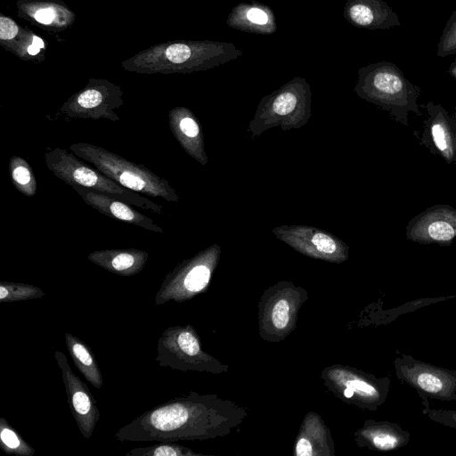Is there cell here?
Returning <instances> with one entry per match:
<instances>
[{"label":"cell","mask_w":456,"mask_h":456,"mask_svg":"<svg viewBox=\"0 0 456 456\" xmlns=\"http://www.w3.org/2000/svg\"><path fill=\"white\" fill-rule=\"evenodd\" d=\"M126 456H195L189 448L183 447L175 442H158V444L141 448H134L126 452Z\"/></svg>","instance_id":"484cf974"},{"label":"cell","mask_w":456,"mask_h":456,"mask_svg":"<svg viewBox=\"0 0 456 456\" xmlns=\"http://www.w3.org/2000/svg\"><path fill=\"white\" fill-rule=\"evenodd\" d=\"M18 33L16 23L6 17L0 18V38L2 40H9L13 38Z\"/></svg>","instance_id":"f1b7e54d"},{"label":"cell","mask_w":456,"mask_h":456,"mask_svg":"<svg viewBox=\"0 0 456 456\" xmlns=\"http://www.w3.org/2000/svg\"><path fill=\"white\" fill-rule=\"evenodd\" d=\"M84 202L100 213L134 224L148 231L163 233V229L147 216L137 211L132 205L118 200L110 195L88 190L80 186H71Z\"/></svg>","instance_id":"4fadbf2b"},{"label":"cell","mask_w":456,"mask_h":456,"mask_svg":"<svg viewBox=\"0 0 456 456\" xmlns=\"http://www.w3.org/2000/svg\"><path fill=\"white\" fill-rule=\"evenodd\" d=\"M36 20L43 24H49L54 18V12L50 8L40 9L35 14Z\"/></svg>","instance_id":"f546056e"},{"label":"cell","mask_w":456,"mask_h":456,"mask_svg":"<svg viewBox=\"0 0 456 456\" xmlns=\"http://www.w3.org/2000/svg\"><path fill=\"white\" fill-rule=\"evenodd\" d=\"M11 181L15 189L27 197L37 193V180L27 160L19 156H12L8 165Z\"/></svg>","instance_id":"7402d4cb"},{"label":"cell","mask_w":456,"mask_h":456,"mask_svg":"<svg viewBox=\"0 0 456 456\" xmlns=\"http://www.w3.org/2000/svg\"><path fill=\"white\" fill-rule=\"evenodd\" d=\"M168 125L183 150L196 160L205 164L206 155L200 128L191 111L183 107L170 110Z\"/></svg>","instance_id":"ac0fdd59"},{"label":"cell","mask_w":456,"mask_h":456,"mask_svg":"<svg viewBox=\"0 0 456 456\" xmlns=\"http://www.w3.org/2000/svg\"><path fill=\"white\" fill-rule=\"evenodd\" d=\"M44 159L48 170L70 186L102 192L155 214L163 213L162 206L116 183L94 167L86 165L73 152L56 147L46 151Z\"/></svg>","instance_id":"277c9868"},{"label":"cell","mask_w":456,"mask_h":456,"mask_svg":"<svg viewBox=\"0 0 456 456\" xmlns=\"http://www.w3.org/2000/svg\"><path fill=\"white\" fill-rule=\"evenodd\" d=\"M423 405L422 413L431 420L443 426L456 429V411L434 409L430 407L429 402H421Z\"/></svg>","instance_id":"83f0119b"},{"label":"cell","mask_w":456,"mask_h":456,"mask_svg":"<svg viewBox=\"0 0 456 456\" xmlns=\"http://www.w3.org/2000/svg\"><path fill=\"white\" fill-rule=\"evenodd\" d=\"M298 297L296 291L289 289L279 290L269 297L268 303L261 311V328L265 329L268 335H281L289 332L293 327L297 313Z\"/></svg>","instance_id":"e0dca14e"},{"label":"cell","mask_w":456,"mask_h":456,"mask_svg":"<svg viewBox=\"0 0 456 456\" xmlns=\"http://www.w3.org/2000/svg\"><path fill=\"white\" fill-rule=\"evenodd\" d=\"M456 54V9L449 18L437 45V57Z\"/></svg>","instance_id":"4316f807"},{"label":"cell","mask_w":456,"mask_h":456,"mask_svg":"<svg viewBox=\"0 0 456 456\" xmlns=\"http://www.w3.org/2000/svg\"><path fill=\"white\" fill-rule=\"evenodd\" d=\"M355 438L359 446L379 452H391L408 444L411 435L397 423L368 419L355 433Z\"/></svg>","instance_id":"9a60e30c"},{"label":"cell","mask_w":456,"mask_h":456,"mask_svg":"<svg viewBox=\"0 0 456 456\" xmlns=\"http://www.w3.org/2000/svg\"><path fill=\"white\" fill-rule=\"evenodd\" d=\"M148 252L137 248L102 249L91 252L87 259L114 274L133 276L142 271Z\"/></svg>","instance_id":"d6986e66"},{"label":"cell","mask_w":456,"mask_h":456,"mask_svg":"<svg viewBox=\"0 0 456 456\" xmlns=\"http://www.w3.org/2000/svg\"><path fill=\"white\" fill-rule=\"evenodd\" d=\"M210 250L183 260L163 279L155 296V305L169 301L183 302L202 291L211 277Z\"/></svg>","instance_id":"52a82bcc"},{"label":"cell","mask_w":456,"mask_h":456,"mask_svg":"<svg viewBox=\"0 0 456 456\" xmlns=\"http://www.w3.org/2000/svg\"><path fill=\"white\" fill-rule=\"evenodd\" d=\"M394 367L396 378L415 389L421 402L456 401V370L438 367L400 352Z\"/></svg>","instance_id":"8992f818"},{"label":"cell","mask_w":456,"mask_h":456,"mask_svg":"<svg viewBox=\"0 0 456 456\" xmlns=\"http://www.w3.org/2000/svg\"><path fill=\"white\" fill-rule=\"evenodd\" d=\"M64 338L77 369L93 387L100 389L102 387L103 379L94 354L83 341L73 334L66 332Z\"/></svg>","instance_id":"ffe728a7"},{"label":"cell","mask_w":456,"mask_h":456,"mask_svg":"<svg viewBox=\"0 0 456 456\" xmlns=\"http://www.w3.org/2000/svg\"><path fill=\"white\" fill-rule=\"evenodd\" d=\"M54 357L61 372L69 410L81 435L87 440L100 419L96 401L87 385L72 371L65 354L56 350Z\"/></svg>","instance_id":"8fae6325"},{"label":"cell","mask_w":456,"mask_h":456,"mask_svg":"<svg viewBox=\"0 0 456 456\" xmlns=\"http://www.w3.org/2000/svg\"><path fill=\"white\" fill-rule=\"evenodd\" d=\"M0 444L6 454L33 456L35 449L4 419H0Z\"/></svg>","instance_id":"603a6c76"},{"label":"cell","mask_w":456,"mask_h":456,"mask_svg":"<svg viewBox=\"0 0 456 456\" xmlns=\"http://www.w3.org/2000/svg\"><path fill=\"white\" fill-rule=\"evenodd\" d=\"M448 73L456 80V61L452 63L448 69Z\"/></svg>","instance_id":"4dcf8cb0"},{"label":"cell","mask_w":456,"mask_h":456,"mask_svg":"<svg viewBox=\"0 0 456 456\" xmlns=\"http://www.w3.org/2000/svg\"><path fill=\"white\" fill-rule=\"evenodd\" d=\"M297 242L291 243L293 247L305 254L325 259L338 258L339 244L334 238L327 233L318 231H297Z\"/></svg>","instance_id":"44dd1931"},{"label":"cell","mask_w":456,"mask_h":456,"mask_svg":"<svg viewBox=\"0 0 456 456\" xmlns=\"http://www.w3.org/2000/svg\"><path fill=\"white\" fill-rule=\"evenodd\" d=\"M319 428V427H318ZM325 427L320 428L317 434ZM318 428L313 430L310 426L305 427L301 429V434L297 440L295 446V454L297 456H312L319 454L317 449L321 450L322 454L325 447L324 442H326L324 430L319 435L316 434Z\"/></svg>","instance_id":"cb8c5ba5"},{"label":"cell","mask_w":456,"mask_h":456,"mask_svg":"<svg viewBox=\"0 0 456 456\" xmlns=\"http://www.w3.org/2000/svg\"><path fill=\"white\" fill-rule=\"evenodd\" d=\"M426 116L414 133L419 144L448 164L456 165V114L432 101L421 104Z\"/></svg>","instance_id":"ba28073f"},{"label":"cell","mask_w":456,"mask_h":456,"mask_svg":"<svg viewBox=\"0 0 456 456\" xmlns=\"http://www.w3.org/2000/svg\"><path fill=\"white\" fill-rule=\"evenodd\" d=\"M241 412L213 395L191 392L139 415L114 435L125 443L203 441L224 436Z\"/></svg>","instance_id":"6da1fadb"},{"label":"cell","mask_w":456,"mask_h":456,"mask_svg":"<svg viewBox=\"0 0 456 456\" xmlns=\"http://www.w3.org/2000/svg\"><path fill=\"white\" fill-rule=\"evenodd\" d=\"M333 387H338L344 399L349 403L370 411L381 406L391 387L389 376L378 378L358 370L342 368L329 373Z\"/></svg>","instance_id":"9c48e42d"},{"label":"cell","mask_w":456,"mask_h":456,"mask_svg":"<svg viewBox=\"0 0 456 456\" xmlns=\"http://www.w3.org/2000/svg\"><path fill=\"white\" fill-rule=\"evenodd\" d=\"M343 15L351 25L370 30L401 25L398 14L384 0H346Z\"/></svg>","instance_id":"5bb4252c"},{"label":"cell","mask_w":456,"mask_h":456,"mask_svg":"<svg viewBox=\"0 0 456 456\" xmlns=\"http://www.w3.org/2000/svg\"><path fill=\"white\" fill-rule=\"evenodd\" d=\"M32 45H35L36 46H37L39 48H43L44 47V42L38 37H33Z\"/></svg>","instance_id":"d6a6232c"},{"label":"cell","mask_w":456,"mask_h":456,"mask_svg":"<svg viewBox=\"0 0 456 456\" xmlns=\"http://www.w3.org/2000/svg\"><path fill=\"white\" fill-rule=\"evenodd\" d=\"M226 24L232 28L258 35H271L277 30L273 10L253 0L236 4L230 12Z\"/></svg>","instance_id":"2e32d148"},{"label":"cell","mask_w":456,"mask_h":456,"mask_svg":"<svg viewBox=\"0 0 456 456\" xmlns=\"http://www.w3.org/2000/svg\"><path fill=\"white\" fill-rule=\"evenodd\" d=\"M155 360L160 367L187 371H216L218 362L206 354L194 328L191 325L171 326L159 337Z\"/></svg>","instance_id":"5b68a950"},{"label":"cell","mask_w":456,"mask_h":456,"mask_svg":"<svg viewBox=\"0 0 456 456\" xmlns=\"http://www.w3.org/2000/svg\"><path fill=\"white\" fill-rule=\"evenodd\" d=\"M69 148L76 156L129 190L168 202L179 200L178 194L167 180L142 165L87 142L72 143Z\"/></svg>","instance_id":"3957f363"},{"label":"cell","mask_w":456,"mask_h":456,"mask_svg":"<svg viewBox=\"0 0 456 456\" xmlns=\"http://www.w3.org/2000/svg\"><path fill=\"white\" fill-rule=\"evenodd\" d=\"M405 235L419 244L450 246L456 239V208L447 204L428 208L407 223Z\"/></svg>","instance_id":"30bf717a"},{"label":"cell","mask_w":456,"mask_h":456,"mask_svg":"<svg viewBox=\"0 0 456 456\" xmlns=\"http://www.w3.org/2000/svg\"><path fill=\"white\" fill-rule=\"evenodd\" d=\"M123 104L118 89L104 86L87 87L70 97L59 109V116L69 118L118 121L116 110Z\"/></svg>","instance_id":"7c38bea8"},{"label":"cell","mask_w":456,"mask_h":456,"mask_svg":"<svg viewBox=\"0 0 456 456\" xmlns=\"http://www.w3.org/2000/svg\"><path fill=\"white\" fill-rule=\"evenodd\" d=\"M45 294L37 286L17 283L0 282V302H14L41 298Z\"/></svg>","instance_id":"d4e9b609"},{"label":"cell","mask_w":456,"mask_h":456,"mask_svg":"<svg viewBox=\"0 0 456 456\" xmlns=\"http://www.w3.org/2000/svg\"><path fill=\"white\" fill-rule=\"evenodd\" d=\"M354 92L387 111L401 125H409L410 113L422 116L421 105L418 102L420 88L410 82L390 61H379L360 68Z\"/></svg>","instance_id":"7a4b0ae2"},{"label":"cell","mask_w":456,"mask_h":456,"mask_svg":"<svg viewBox=\"0 0 456 456\" xmlns=\"http://www.w3.org/2000/svg\"><path fill=\"white\" fill-rule=\"evenodd\" d=\"M39 50H40V48L36 46L35 45H31L28 48V52L31 55H36L37 53H39Z\"/></svg>","instance_id":"1f68e13d"}]
</instances>
